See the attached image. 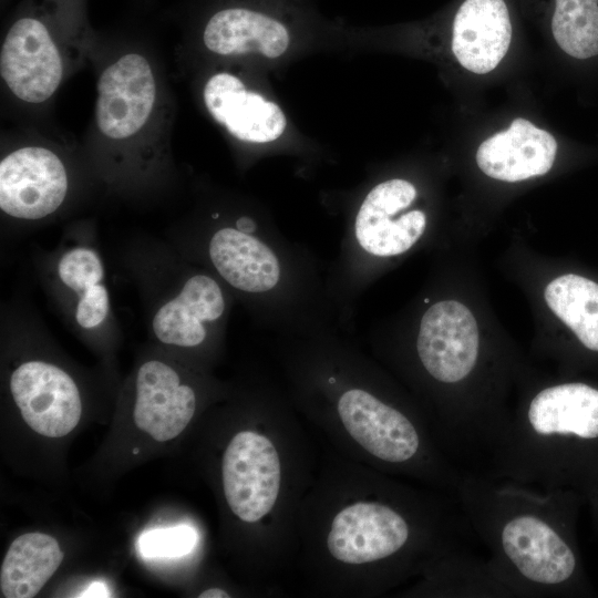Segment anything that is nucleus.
Listing matches in <instances>:
<instances>
[{"label": "nucleus", "mask_w": 598, "mask_h": 598, "mask_svg": "<svg viewBox=\"0 0 598 598\" xmlns=\"http://www.w3.org/2000/svg\"><path fill=\"white\" fill-rule=\"evenodd\" d=\"M455 495L513 597L591 595L576 534L582 494L463 470Z\"/></svg>", "instance_id": "obj_1"}, {"label": "nucleus", "mask_w": 598, "mask_h": 598, "mask_svg": "<svg viewBox=\"0 0 598 598\" xmlns=\"http://www.w3.org/2000/svg\"><path fill=\"white\" fill-rule=\"evenodd\" d=\"M480 472L584 496L598 480V386L561 381L529 390Z\"/></svg>", "instance_id": "obj_2"}, {"label": "nucleus", "mask_w": 598, "mask_h": 598, "mask_svg": "<svg viewBox=\"0 0 598 598\" xmlns=\"http://www.w3.org/2000/svg\"><path fill=\"white\" fill-rule=\"evenodd\" d=\"M221 470L225 497L237 517L255 523L271 511L280 487V462L269 439L252 431L237 433Z\"/></svg>", "instance_id": "obj_3"}, {"label": "nucleus", "mask_w": 598, "mask_h": 598, "mask_svg": "<svg viewBox=\"0 0 598 598\" xmlns=\"http://www.w3.org/2000/svg\"><path fill=\"white\" fill-rule=\"evenodd\" d=\"M0 73L10 92L28 103H42L58 90L63 62L42 20L22 17L12 23L0 53Z\"/></svg>", "instance_id": "obj_4"}, {"label": "nucleus", "mask_w": 598, "mask_h": 598, "mask_svg": "<svg viewBox=\"0 0 598 598\" xmlns=\"http://www.w3.org/2000/svg\"><path fill=\"white\" fill-rule=\"evenodd\" d=\"M66 190L64 164L49 148L21 147L0 163V208L9 216L43 218L60 207Z\"/></svg>", "instance_id": "obj_5"}, {"label": "nucleus", "mask_w": 598, "mask_h": 598, "mask_svg": "<svg viewBox=\"0 0 598 598\" xmlns=\"http://www.w3.org/2000/svg\"><path fill=\"white\" fill-rule=\"evenodd\" d=\"M412 526L404 514L379 502H360L334 517L327 546L346 564H367L394 557L405 550Z\"/></svg>", "instance_id": "obj_6"}, {"label": "nucleus", "mask_w": 598, "mask_h": 598, "mask_svg": "<svg viewBox=\"0 0 598 598\" xmlns=\"http://www.w3.org/2000/svg\"><path fill=\"white\" fill-rule=\"evenodd\" d=\"M416 195L414 185L401 178L374 186L355 218V237L360 246L380 257L408 251L426 227V216L422 210H409Z\"/></svg>", "instance_id": "obj_7"}, {"label": "nucleus", "mask_w": 598, "mask_h": 598, "mask_svg": "<svg viewBox=\"0 0 598 598\" xmlns=\"http://www.w3.org/2000/svg\"><path fill=\"white\" fill-rule=\"evenodd\" d=\"M10 390L24 422L43 436H64L80 421L82 403L78 386L54 364L22 363L11 375Z\"/></svg>", "instance_id": "obj_8"}, {"label": "nucleus", "mask_w": 598, "mask_h": 598, "mask_svg": "<svg viewBox=\"0 0 598 598\" xmlns=\"http://www.w3.org/2000/svg\"><path fill=\"white\" fill-rule=\"evenodd\" d=\"M338 412L349 434L381 461L402 465L414 462L423 452L416 424L401 410L364 390L344 392Z\"/></svg>", "instance_id": "obj_9"}, {"label": "nucleus", "mask_w": 598, "mask_h": 598, "mask_svg": "<svg viewBox=\"0 0 598 598\" xmlns=\"http://www.w3.org/2000/svg\"><path fill=\"white\" fill-rule=\"evenodd\" d=\"M156 99V82L147 59L128 53L109 65L97 82L95 121L112 140L136 134L147 122Z\"/></svg>", "instance_id": "obj_10"}, {"label": "nucleus", "mask_w": 598, "mask_h": 598, "mask_svg": "<svg viewBox=\"0 0 598 598\" xmlns=\"http://www.w3.org/2000/svg\"><path fill=\"white\" fill-rule=\"evenodd\" d=\"M204 103L209 114L236 138L269 143L279 138L287 126L282 110L262 95L247 90L230 73L214 74L205 84Z\"/></svg>", "instance_id": "obj_11"}, {"label": "nucleus", "mask_w": 598, "mask_h": 598, "mask_svg": "<svg viewBox=\"0 0 598 598\" xmlns=\"http://www.w3.org/2000/svg\"><path fill=\"white\" fill-rule=\"evenodd\" d=\"M505 0H463L452 19V50L462 66L477 74L494 70L512 41Z\"/></svg>", "instance_id": "obj_12"}, {"label": "nucleus", "mask_w": 598, "mask_h": 598, "mask_svg": "<svg viewBox=\"0 0 598 598\" xmlns=\"http://www.w3.org/2000/svg\"><path fill=\"white\" fill-rule=\"evenodd\" d=\"M134 421L157 442H166L190 422L196 408L193 389L181 384L177 372L161 361H147L137 372Z\"/></svg>", "instance_id": "obj_13"}, {"label": "nucleus", "mask_w": 598, "mask_h": 598, "mask_svg": "<svg viewBox=\"0 0 598 598\" xmlns=\"http://www.w3.org/2000/svg\"><path fill=\"white\" fill-rule=\"evenodd\" d=\"M556 153L550 133L519 117L480 145L476 162L488 177L514 183L548 173Z\"/></svg>", "instance_id": "obj_14"}, {"label": "nucleus", "mask_w": 598, "mask_h": 598, "mask_svg": "<svg viewBox=\"0 0 598 598\" xmlns=\"http://www.w3.org/2000/svg\"><path fill=\"white\" fill-rule=\"evenodd\" d=\"M203 41L219 55L258 53L266 58L282 55L290 42L289 30L276 17L247 7H228L207 21Z\"/></svg>", "instance_id": "obj_15"}, {"label": "nucleus", "mask_w": 598, "mask_h": 598, "mask_svg": "<svg viewBox=\"0 0 598 598\" xmlns=\"http://www.w3.org/2000/svg\"><path fill=\"white\" fill-rule=\"evenodd\" d=\"M224 310L225 300L218 283L208 276L196 275L174 299L158 309L153 330L163 343L194 347L206 338L203 322L217 320Z\"/></svg>", "instance_id": "obj_16"}, {"label": "nucleus", "mask_w": 598, "mask_h": 598, "mask_svg": "<svg viewBox=\"0 0 598 598\" xmlns=\"http://www.w3.org/2000/svg\"><path fill=\"white\" fill-rule=\"evenodd\" d=\"M209 257L219 275L247 292L268 291L278 283L279 261L262 241L235 228H223L209 243Z\"/></svg>", "instance_id": "obj_17"}, {"label": "nucleus", "mask_w": 598, "mask_h": 598, "mask_svg": "<svg viewBox=\"0 0 598 598\" xmlns=\"http://www.w3.org/2000/svg\"><path fill=\"white\" fill-rule=\"evenodd\" d=\"M64 557L55 538L27 533L8 548L0 569V590L6 598H32L56 571Z\"/></svg>", "instance_id": "obj_18"}, {"label": "nucleus", "mask_w": 598, "mask_h": 598, "mask_svg": "<svg viewBox=\"0 0 598 598\" xmlns=\"http://www.w3.org/2000/svg\"><path fill=\"white\" fill-rule=\"evenodd\" d=\"M544 298L581 346L598 352V283L579 275L565 274L546 286Z\"/></svg>", "instance_id": "obj_19"}, {"label": "nucleus", "mask_w": 598, "mask_h": 598, "mask_svg": "<svg viewBox=\"0 0 598 598\" xmlns=\"http://www.w3.org/2000/svg\"><path fill=\"white\" fill-rule=\"evenodd\" d=\"M444 592L457 598H507L508 588L497 578L488 559L480 558L463 546L443 555L441 563Z\"/></svg>", "instance_id": "obj_20"}, {"label": "nucleus", "mask_w": 598, "mask_h": 598, "mask_svg": "<svg viewBox=\"0 0 598 598\" xmlns=\"http://www.w3.org/2000/svg\"><path fill=\"white\" fill-rule=\"evenodd\" d=\"M62 282L80 296L103 279V266L95 251L74 248L61 258L58 267Z\"/></svg>", "instance_id": "obj_21"}, {"label": "nucleus", "mask_w": 598, "mask_h": 598, "mask_svg": "<svg viewBox=\"0 0 598 598\" xmlns=\"http://www.w3.org/2000/svg\"><path fill=\"white\" fill-rule=\"evenodd\" d=\"M195 530L187 525L158 528L143 533L138 549L144 557L173 558L188 554L196 543Z\"/></svg>", "instance_id": "obj_22"}, {"label": "nucleus", "mask_w": 598, "mask_h": 598, "mask_svg": "<svg viewBox=\"0 0 598 598\" xmlns=\"http://www.w3.org/2000/svg\"><path fill=\"white\" fill-rule=\"evenodd\" d=\"M109 308L107 290L103 285L96 283L81 295L76 306V321L82 328H94L104 321Z\"/></svg>", "instance_id": "obj_23"}, {"label": "nucleus", "mask_w": 598, "mask_h": 598, "mask_svg": "<svg viewBox=\"0 0 598 598\" xmlns=\"http://www.w3.org/2000/svg\"><path fill=\"white\" fill-rule=\"evenodd\" d=\"M585 502L588 503L592 516V522L598 530V480L584 495Z\"/></svg>", "instance_id": "obj_24"}, {"label": "nucleus", "mask_w": 598, "mask_h": 598, "mask_svg": "<svg viewBox=\"0 0 598 598\" xmlns=\"http://www.w3.org/2000/svg\"><path fill=\"white\" fill-rule=\"evenodd\" d=\"M109 590L106 589L105 585L101 582H94L90 585V587L83 591V595L81 597H109Z\"/></svg>", "instance_id": "obj_25"}, {"label": "nucleus", "mask_w": 598, "mask_h": 598, "mask_svg": "<svg viewBox=\"0 0 598 598\" xmlns=\"http://www.w3.org/2000/svg\"><path fill=\"white\" fill-rule=\"evenodd\" d=\"M236 226H237V228H238L240 231H243V233H245V234H249V235H250V234L255 230V228H256V225H255L254 220H252L251 218H249V217H241V218H239V219L237 220V223H236Z\"/></svg>", "instance_id": "obj_26"}, {"label": "nucleus", "mask_w": 598, "mask_h": 598, "mask_svg": "<svg viewBox=\"0 0 598 598\" xmlns=\"http://www.w3.org/2000/svg\"><path fill=\"white\" fill-rule=\"evenodd\" d=\"M199 598H228L229 595L220 588H210L198 595Z\"/></svg>", "instance_id": "obj_27"}, {"label": "nucleus", "mask_w": 598, "mask_h": 598, "mask_svg": "<svg viewBox=\"0 0 598 598\" xmlns=\"http://www.w3.org/2000/svg\"><path fill=\"white\" fill-rule=\"evenodd\" d=\"M136 453H138V450L135 448V450H134V454H136Z\"/></svg>", "instance_id": "obj_28"}]
</instances>
